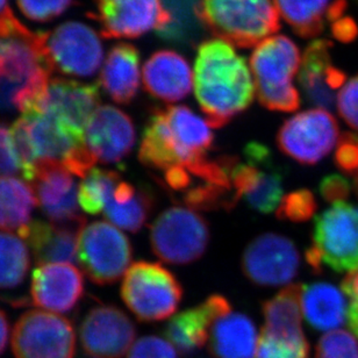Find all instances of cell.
Wrapping results in <instances>:
<instances>
[{
    "label": "cell",
    "instance_id": "6da1fadb",
    "mask_svg": "<svg viewBox=\"0 0 358 358\" xmlns=\"http://www.w3.org/2000/svg\"><path fill=\"white\" fill-rule=\"evenodd\" d=\"M196 101L210 127L221 128L248 110L255 84L245 57L219 38L200 43L193 69Z\"/></svg>",
    "mask_w": 358,
    "mask_h": 358
},
{
    "label": "cell",
    "instance_id": "7a4b0ae2",
    "mask_svg": "<svg viewBox=\"0 0 358 358\" xmlns=\"http://www.w3.org/2000/svg\"><path fill=\"white\" fill-rule=\"evenodd\" d=\"M43 33L31 31L10 8L0 13V112L24 114L40 101L52 75Z\"/></svg>",
    "mask_w": 358,
    "mask_h": 358
},
{
    "label": "cell",
    "instance_id": "3957f363",
    "mask_svg": "<svg viewBox=\"0 0 358 358\" xmlns=\"http://www.w3.org/2000/svg\"><path fill=\"white\" fill-rule=\"evenodd\" d=\"M299 48L285 35L266 38L250 56L255 92L268 110L291 113L300 106L299 91L293 80L300 68Z\"/></svg>",
    "mask_w": 358,
    "mask_h": 358
},
{
    "label": "cell",
    "instance_id": "277c9868",
    "mask_svg": "<svg viewBox=\"0 0 358 358\" xmlns=\"http://www.w3.org/2000/svg\"><path fill=\"white\" fill-rule=\"evenodd\" d=\"M207 31L238 48H252L280 29L271 0H201Z\"/></svg>",
    "mask_w": 358,
    "mask_h": 358
},
{
    "label": "cell",
    "instance_id": "5b68a950",
    "mask_svg": "<svg viewBox=\"0 0 358 358\" xmlns=\"http://www.w3.org/2000/svg\"><path fill=\"white\" fill-rule=\"evenodd\" d=\"M314 271L322 266L336 272L358 270V206L335 203L314 219L313 245L306 250Z\"/></svg>",
    "mask_w": 358,
    "mask_h": 358
},
{
    "label": "cell",
    "instance_id": "8992f818",
    "mask_svg": "<svg viewBox=\"0 0 358 358\" xmlns=\"http://www.w3.org/2000/svg\"><path fill=\"white\" fill-rule=\"evenodd\" d=\"M121 298L138 320L157 322L176 312L182 301V287L159 263L138 261L124 275Z\"/></svg>",
    "mask_w": 358,
    "mask_h": 358
},
{
    "label": "cell",
    "instance_id": "52a82bcc",
    "mask_svg": "<svg viewBox=\"0 0 358 358\" xmlns=\"http://www.w3.org/2000/svg\"><path fill=\"white\" fill-rule=\"evenodd\" d=\"M206 219L185 207H171L159 214L150 228L154 254L162 262L185 266L196 262L210 243Z\"/></svg>",
    "mask_w": 358,
    "mask_h": 358
},
{
    "label": "cell",
    "instance_id": "ba28073f",
    "mask_svg": "<svg viewBox=\"0 0 358 358\" xmlns=\"http://www.w3.org/2000/svg\"><path fill=\"white\" fill-rule=\"evenodd\" d=\"M131 242L105 221L85 224L80 233L77 257L91 282L110 285L117 282L131 264Z\"/></svg>",
    "mask_w": 358,
    "mask_h": 358
},
{
    "label": "cell",
    "instance_id": "9c48e42d",
    "mask_svg": "<svg viewBox=\"0 0 358 358\" xmlns=\"http://www.w3.org/2000/svg\"><path fill=\"white\" fill-rule=\"evenodd\" d=\"M243 155L245 163L238 159L231 171L235 193L252 210L270 214L282 199V169L275 164L271 150L259 142H249Z\"/></svg>",
    "mask_w": 358,
    "mask_h": 358
},
{
    "label": "cell",
    "instance_id": "30bf717a",
    "mask_svg": "<svg viewBox=\"0 0 358 358\" xmlns=\"http://www.w3.org/2000/svg\"><path fill=\"white\" fill-rule=\"evenodd\" d=\"M43 33V45L52 71L66 76L91 77L103 62V43L93 28L68 21Z\"/></svg>",
    "mask_w": 358,
    "mask_h": 358
},
{
    "label": "cell",
    "instance_id": "8fae6325",
    "mask_svg": "<svg viewBox=\"0 0 358 358\" xmlns=\"http://www.w3.org/2000/svg\"><path fill=\"white\" fill-rule=\"evenodd\" d=\"M338 121L324 108L303 110L282 124L277 133L280 152L305 166H313L324 159L338 145Z\"/></svg>",
    "mask_w": 358,
    "mask_h": 358
},
{
    "label": "cell",
    "instance_id": "7c38bea8",
    "mask_svg": "<svg viewBox=\"0 0 358 358\" xmlns=\"http://www.w3.org/2000/svg\"><path fill=\"white\" fill-rule=\"evenodd\" d=\"M12 350L15 358H73L76 334L66 317L28 310L14 326Z\"/></svg>",
    "mask_w": 358,
    "mask_h": 358
},
{
    "label": "cell",
    "instance_id": "4fadbf2b",
    "mask_svg": "<svg viewBox=\"0 0 358 358\" xmlns=\"http://www.w3.org/2000/svg\"><path fill=\"white\" fill-rule=\"evenodd\" d=\"M299 264L296 245L275 233L254 238L245 248L241 262L245 277L259 286H280L292 282Z\"/></svg>",
    "mask_w": 358,
    "mask_h": 358
},
{
    "label": "cell",
    "instance_id": "5bb4252c",
    "mask_svg": "<svg viewBox=\"0 0 358 358\" xmlns=\"http://www.w3.org/2000/svg\"><path fill=\"white\" fill-rule=\"evenodd\" d=\"M96 6L103 38H140L169 22L162 0H96Z\"/></svg>",
    "mask_w": 358,
    "mask_h": 358
},
{
    "label": "cell",
    "instance_id": "9a60e30c",
    "mask_svg": "<svg viewBox=\"0 0 358 358\" xmlns=\"http://www.w3.org/2000/svg\"><path fill=\"white\" fill-rule=\"evenodd\" d=\"M61 163L41 161L33 180L38 206L45 217L56 224L84 227L87 219L78 206V186Z\"/></svg>",
    "mask_w": 358,
    "mask_h": 358
},
{
    "label": "cell",
    "instance_id": "2e32d148",
    "mask_svg": "<svg viewBox=\"0 0 358 358\" xmlns=\"http://www.w3.org/2000/svg\"><path fill=\"white\" fill-rule=\"evenodd\" d=\"M135 336L131 319L112 305L94 307L80 324V345L91 358H122Z\"/></svg>",
    "mask_w": 358,
    "mask_h": 358
},
{
    "label": "cell",
    "instance_id": "e0dca14e",
    "mask_svg": "<svg viewBox=\"0 0 358 358\" xmlns=\"http://www.w3.org/2000/svg\"><path fill=\"white\" fill-rule=\"evenodd\" d=\"M136 131L131 117L110 105L99 106L85 128V145L96 162L121 164L131 154Z\"/></svg>",
    "mask_w": 358,
    "mask_h": 358
},
{
    "label": "cell",
    "instance_id": "ac0fdd59",
    "mask_svg": "<svg viewBox=\"0 0 358 358\" xmlns=\"http://www.w3.org/2000/svg\"><path fill=\"white\" fill-rule=\"evenodd\" d=\"M99 83H82L64 78H50L41 99L26 113L47 112L85 135L90 117L99 107Z\"/></svg>",
    "mask_w": 358,
    "mask_h": 358
},
{
    "label": "cell",
    "instance_id": "d6986e66",
    "mask_svg": "<svg viewBox=\"0 0 358 358\" xmlns=\"http://www.w3.org/2000/svg\"><path fill=\"white\" fill-rule=\"evenodd\" d=\"M333 42L314 40L307 45L300 63L299 84L307 101L324 110H333L335 92L345 87L347 75L334 66Z\"/></svg>",
    "mask_w": 358,
    "mask_h": 358
},
{
    "label": "cell",
    "instance_id": "ffe728a7",
    "mask_svg": "<svg viewBox=\"0 0 358 358\" xmlns=\"http://www.w3.org/2000/svg\"><path fill=\"white\" fill-rule=\"evenodd\" d=\"M84 294L82 272L71 264H45L31 275V296L35 306L56 313H68Z\"/></svg>",
    "mask_w": 358,
    "mask_h": 358
},
{
    "label": "cell",
    "instance_id": "44dd1931",
    "mask_svg": "<svg viewBox=\"0 0 358 358\" xmlns=\"http://www.w3.org/2000/svg\"><path fill=\"white\" fill-rule=\"evenodd\" d=\"M229 312V301L224 296L213 294L198 306L173 317L164 328V335L178 352L191 355L205 345L214 322Z\"/></svg>",
    "mask_w": 358,
    "mask_h": 358
},
{
    "label": "cell",
    "instance_id": "7402d4cb",
    "mask_svg": "<svg viewBox=\"0 0 358 358\" xmlns=\"http://www.w3.org/2000/svg\"><path fill=\"white\" fill-rule=\"evenodd\" d=\"M142 80L150 96L166 103L185 99L193 85L189 62L173 50L154 52L143 66Z\"/></svg>",
    "mask_w": 358,
    "mask_h": 358
},
{
    "label": "cell",
    "instance_id": "603a6c76",
    "mask_svg": "<svg viewBox=\"0 0 358 358\" xmlns=\"http://www.w3.org/2000/svg\"><path fill=\"white\" fill-rule=\"evenodd\" d=\"M83 227L31 221L19 233L40 266L76 262L78 238Z\"/></svg>",
    "mask_w": 358,
    "mask_h": 358
},
{
    "label": "cell",
    "instance_id": "cb8c5ba5",
    "mask_svg": "<svg viewBox=\"0 0 358 358\" xmlns=\"http://www.w3.org/2000/svg\"><path fill=\"white\" fill-rule=\"evenodd\" d=\"M99 84L110 99L120 105L131 103L140 89V52L131 43H117L110 48Z\"/></svg>",
    "mask_w": 358,
    "mask_h": 358
},
{
    "label": "cell",
    "instance_id": "d4e9b609",
    "mask_svg": "<svg viewBox=\"0 0 358 358\" xmlns=\"http://www.w3.org/2000/svg\"><path fill=\"white\" fill-rule=\"evenodd\" d=\"M163 110L182 154L184 168L189 169L208 159L207 155L213 148L214 135L207 121L184 105L168 106Z\"/></svg>",
    "mask_w": 358,
    "mask_h": 358
},
{
    "label": "cell",
    "instance_id": "484cf974",
    "mask_svg": "<svg viewBox=\"0 0 358 358\" xmlns=\"http://www.w3.org/2000/svg\"><path fill=\"white\" fill-rule=\"evenodd\" d=\"M259 343L256 326L241 313L226 314L214 322L210 334L213 358H254Z\"/></svg>",
    "mask_w": 358,
    "mask_h": 358
},
{
    "label": "cell",
    "instance_id": "4316f807",
    "mask_svg": "<svg viewBox=\"0 0 358 358\" xmlns=\"http://www.w3.org/2000/svg\"><path fill=\"white\" fill-rule=\"evenodd\" d=\"M154 206L155 199L149 189L121 179L107 200L103 215L114 226L138 233L152 215Z\"/></svg>",
    "mask_w": 358,
    "mask_h": 358
},
{
    "label": "cell",
    "instance_id": "83f0119b",
    "mask_svg": "<svg viewBox=\"0 0 358 358\" xmlns=\"http://www.w3.org/2000/svg\"><path fill=\"white\" fill-rule=\"evenodd\" d=\"M301 289L299 284H291L263 303L264 334L296 343L307 342L301 327Z\"/></svg>",
    "mask_w": 358,
    "mask_h": 358
},
{
    "label": "cell",
    "instance_id": "f1b7e54d",
    "mask_svg": "<svg viewBox=\"0 0 358 358\" xmlns=\"http://www.w3.org/2000/svg\"><path fill=\"white\" fill-rule=\"evenodd\" d=\"M301 310L313 329L331 331L345 324L348 306L338 287L327 282H314L303 285Z\"/></svg>",
    "mask_w": 358,
    "mask_h": 358
},
{
    "label": "cell",
    "instance_id": "f546056e",
    "mask_svg": "<svg viewBox=\"0 0 358 358\" xmlns=\"http://www.w3.org/2000/svg\"><path fill=\"white\" fill-rule=\"evenodd\" d=\"M169 22L156 31L163 41L185 48H194L207 29L201 17V0H162Z\"/></svg>",
    "mask_w": 358,
    "mask_h": 358
},
{
    "label": "cell",
    "instance_id": "4dcf8cb0",
    "mask_svg": "<svg viewBox=\"0 0 358 358\" xmlns=\"http://www.w3.org/2000/svg\"><path fill=\"white\" fill-rule=\"evenodd\" d=\"M34 189L15 177H0V229L20 231L36 206Z\"/></svg>",
    "mask_w": 358,
    "mask_h": 358
},
{
    "label": "cell",
    "instance_id": "1f68e13d",
    "mask_svg": "<svg viewBox=\"0 0 358 358\" xmlns=\"http://www.w3.org/2000/svg\"><path fill=\"white\" fill-rule=\"evenodd\" d=\"M275 10L294 34L310 38L320 35L328 22L331 0H273Z\"/></svg>",
    "mask_w": 358,
    "mask_h": 358
},
{
    "label": "cell",
    "instance_id": "d6a6232c",
    "mask_svg": "<svg viewBox=\"0 0 358 358\" xmlns=\"http://www.w3.org/2000/svg\"><path fill=\"white\" fill-rule=\"evenodd\" d=\"M29 266V252L24 240L0 233V289H17L24 282Z\"/></svg>",
    "mask_w": 358,
    "mask_h": 358
},
{
    "label": "cell",
    "instance_id": "836d02e7",
    "mask_svg": "<svg viewBox=\"0 0 358 358\" xmlns=\"http://www.w3.org/2000/svg\"><path fill=\"white\" fill-rule=\"evenodd\" d=\"M119 180H121L120 175L113 170L99 168L90 170L78 189L80 208L91 215L103 212L107 200Z\"/></svg>",
    "mask_w": 358,
    "mask_h": 358
},
{
    "label": "cell",
    "instance_id": "e575fe53",
    "mask_svg": "<svg viewBox=\"0 0 358 358\" xmlns=\"http://www.w3.org/2000/svg\"><path fill=\"white\" fill-rule=\"evenodd\" d=\"M10 135L21 176L27 182H33L36 176L40 159L35 152L34 145L31 143L27 124L24 117H21L12 124Z\"/></svg>",
    "mask_w": 358,
    "mask_h": 358
},
{
    "label": "cell",
    "instance_id": "d590c367",
    "mask_svg": "<svg viewBox=\"0 0 358 358\" xmlns=\"http://www.w3.org/2000/svg\"><path fill=\"white\" fill-rule=\"evenodd\" d=\"M317 207V200L312 191L296 189L282 196L275 215L279 220L305 222L313 217Z\"/></svg>",
    "mask_w": 358,
    "mask_h": 358
},
{
    "label": "cell",
    "instance_id": "8d00e7d4",
    "mask_svg": "<svg viewBox=\"0 0 358 358\" xmlns=\"http://www.w3.org/2000/svg\"><path fill=\"white\" fill-rule=\"evenodd\" d=\"M315 358H358V341L348 331H329L317 342Z\"/></svg>",
    "mask_w": 358,
    "mask_h": 358
},
{
    "label": "cell",
    "instance_id": "74e56055",
    "mask_svg": "<svg viewBox=\"0 0 358 358\" xmlns=\"http://www.w3.org/2000/svg\"><path fill=\"white\" fill-rule=\"evenodd\" d=\"M308 342L296 343L271 338L261 331L254 358H308Z\"/></svg>",
    "mask_w": 358,
    "mask_h": 358
},
{
    "label": "cell",
    "instance_id": "f35d334b",
    "mask_svg": "<svg viewBox=\"0 0 358 358\" xmlns=\"http://www.w3.org/2000/svg\"><path fill=\"white\" fill-rule=\"evenodd\" d=\"M21 13L35 22H48L62 15L73 0H17Z\"/></svg>",
    "mask_w": 358,
    "mask_h": 358
},
{
    "label": "cell",
    "instance_id": "ab89813d",
    "mask_svg": "<svg viewBox=\"0 0 358 358\" xmlns=\"http://www.w3.org/2000/svg\"><path fill=\"white\" fill-rule=\"evenodd\" d=\"M127 358H177V352L170 342L149 335L131 345Z\"/></svg>",
    "mask_w": 358,
    "mask_h": 358
},
{
    "label": "cell",
    "instance_id": "60d3db41",
    "mask_svg": "<svg viewBox=\"0 0 358 358\" xmlns=\"http://www.w3.org/2000/svg\"><path fill=\"white\" fill-rule=\"evenodd\" d=\"M338 112L347 124L358 131V75L345 84L338 94Z\"/></svg>",
    "mask_w": 358,
    "mask_h": 358
},
{
    "label": "cell",
    "instance_id": "b9f144b4",
    "mask_svg": "<svg viewBox=\"0 0 358 358\" xmlns=\"http://www.w3.org/2000/svg\"><path fill=\"white\" fill-rule=\"evenodd\" d=\"M335 163L345 173L355 175L358 169V136L345 133L338 140L335 152Z\"/></svg>",
    "mask_w": 358,
    "mask_h": 358
},
{
    "label": "cell",
    "instance_id": "7bdbcfd3",
    "mask_svg": "<svg viewBox=\"0 0 358 358\" xmlns=\"http://www.w3.org/2000/svg\"><path fill=\"white\" fill-rule=\"evenodd\" d=\"M20 171L14 152L10 128L0 121V177H13Z\"/></svg>",
    "mask_w": 358,
    "mask_h": 358
},
{
    "label": "cell",
    "instance_id": "ee69618b",
    "mask_svg": "<svg viewBox=\"0 0 358 358\" xmlns=\"http://www.w3.org/2000/svg\"><path fill=\"white\" fill-rule=\"evenodd\" d=\"M319 191L322 198L329 203L345 201L350 193V184L345 177L340 175H331L321 180Z\"/></svg>",
    "mask_w": 358,
    "mask_h": 358
},
{
    "label": "cell",
    "instance_id": "f6af8a7d",
    "mask_svg": "<svg viewBox=\"0 0 358 358\" xmlns=\"http://www.w3.org/2000/svg\"><path fill=\"white\" fill-rule=\"evenodd\" d=\"M192 175L182 166H173L164 171L163 182L168 189L175 192H186L193 184Z\"/></svg>",
    "mask_w": 358,
    "mask_h": 358
},
{
    "label": "cell",
    "instance_id": "bcb514c9",
    "mask_svg": "<svg viewBox=\"0 0 358 358\" xmlns=\"http://www.w3.org/2000/svg\"><path fill=\"white\" fill-rule=\"evenodd\" d=\"M331 35L338 41L350 43L358 38V24L352 17H342L331 24Z\"/></svg>",
    "mask_w": 358,
    "mask_h": 358
},
{
    "label": "cell",
    "instance_id": "7dc6e473",
    "mask_svg": "<svg viewBox=\"0 0 358 358\" xmlns=\"http://www.w3.org/2000/svg\"><path fill=\"white\" fill-rule=\"evenodd\" d=\"M8 333H10V324L8 317L3 310H0V355L6 348L8 341Z\"/></svg>",
    "mask_w": 358,
    "mask_h": 358
},
{
    "label": "cell",
    "instance_id": "c3c4849f",
    "mask_svg": "<svg viewBox=\"0 0 358 358\" xmlns=\"http://www.w3.org/2000/svg\"><path fill=\"white\" fill-rule=\"evenodd\" d=\"M6 5L7 0H0V13H1V12H3V10H6V8H8V7H7Z\"/></svg>",
    "mask_w": 358,
    "mask_h": 358
},
{
    "label": "cell",
    "instance_id": "681fc988",
    "mask_svg": "<svg viewBox=\"0 0 358 358\" xmlns=\"http://www.w3.org/2000/svg\"><path fill=\"white\" fill-rule=\"evenodd\" d=\"M354 177H355V189L358 194V169L357 171H356L355 175H354Z\"/></svg>",
    "mask_w": 358,
    "mask_h": 358
}]
</instances>
